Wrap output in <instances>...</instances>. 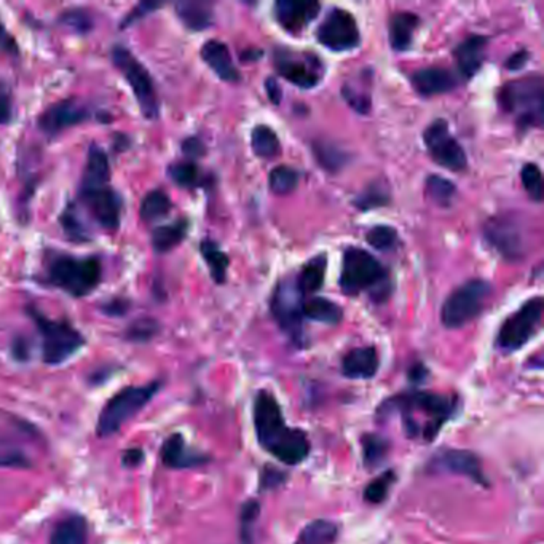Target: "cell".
I'll return each mask as SVG.
<instances>
[{"mask_svg":"<svg viewBox=\"0 0 544 544\" xmlns=\"http://www.w3.org/2000/svg\"><path fill=\"white\" fill-rule=\"evenodd\" d=\"M110 58L117 69L124 75L126 83L130 85L141 114L147 120H157L160 116V102L152 75L149 73L147 67L124 45L112 47Z\"/></svg>","mask_w":544,"mask_h":544,"instance_id":"obj_6","label":"cell"},{"mask_svg":"<svg viewBox=\"0 0 544 544\" xmlns=\"http://www.w3.org/2000/svg\"><path fill=\"white\" fill-rule=\"evenodd\" d=\"M492 286L484 280H471L462 284L444 302L441 320L447 329H460L479 316Z\"/></svg>","mask_w":544,"mask_h":544,"instance_id":"obj_9","label":"cell"},{"mask_svg":"<svg viewBox=\"0 0 544 544\" xmlns=\"http://www.w3.org/2000/svg\"><path fill=\"white\" fill-rule=\"evenodd\" d=\"M59 22L73 30V34L85 36L93 30V16L85 8H67L59 15Z\"/></svg>","mask_w":544,"mask_h":544,"instance_id":"obj_39","label":"cell"},{"mask_svg":"<svg viewBox=\"0 0 544 544\" xmlns=\"http://www.w3.org/2000/svg\"><path fill=\"white\" fill-rule=\"evenodd\" d=\"M298 179H300V176L294 168H275L270 173V189L273 190L276 195H288L298 189Z\"/></svg>","mask_w":544,"mask_h":544,"instance_id":"obj_41","label":"cell"},{"mask_svg":"<svg viewBox=\"0 0 544 544\" xmlns=\"http://www.w3.org/2000/svg\"><path fill=\"white\" fill-rule=\"evenodd\" d=\"M484 237L487 243L505 259L519 261V257H522L525 241L515 219L503 216L488 219L484 225Z\"/></svg>","mask_w":544,"mask_h":544,"instance_id":"obj_16","label":"cell"},{"mask_svg":"<svg viewBox=\"0 0 544 544\" xmlns=\"http://www.w3.org/2000/svg\"><path fill=\"white\" fill-rule=\"evenodd\" d=\"M412 85L423 96H436L449 93L457 87L453 73L443 67H427L412 75Z\"/></svg>","mask_w":544,"mask_h":544,"instance_id":"obj_22","label":"cell"},{"mask_svg":"<svg viewBox=\"0 0 544 544\" xmlns=\"http://www.w3.org/2000/svg\"><path fill=\"white\" fill-rule=\"evenodd\" d=\"M91 117L90 110L82 106L81 102L75 99H65V101L56 102L45 110L42 116L39 117V130L44 133L47 138H56L63 131L77 126V125L87 122Z\"/></svg>","mask_w":544,"mask_h":544,"instance_id":"obj_17","label":"cell"},{"mask_svg":"<svg viewBox=\"0 0 544 544\" xmlns=\"http://www.w3.org/2000/svg\"><path fill=\"white\" fill-rule=\"evenodd\" d=\"M390 450V443L378 435H366L363 437L364 463L376 468L384 462Z\"/></svg>","mask_w":544,"mask_h":544,"instance_id":"obj_42","label":"cell"},{"mask_svg":"<svg viewBox=\"0 0 544 544\" xmlns=\"http://www.w3.org/2000/svg\"><path fill=\"white\" fill-rule=\"evenodd\" d=\"M159 331H160L159 321L145 316V318H138V320L133 321L126 329V334L125 335L131 341H149L159 334Z\"/></svg>","mask_w":544,"mask_h":544,"instance_id":"obj_45","label":"cell"},{"mask_svg":"<svg viewBox=\"0 0 544 544\" xmlns=\"http://www.w3.org/2000/svg\"><path fill=\"white\" fill-rule=\"evenodd\" d=\"M130 310V300L124 298H116L102 305V312L109 316H124Z\"/></svg>","mask_w":544,"mask_h":544,"instance_id":"obj_51","label":"cell"},{"mask_svg":"<svg viewBox=\"0 0 544 544\" xmlns=\"http://www.w3.org/2000/svg\"><path fill=\"white\" fill-rule=\"evenodd\" d=\"M161 458L168 468H176V470L192 468V466H198V464L208 462V458L203 457L202 453L189 449L181 435L168 437L161 449Z\"/></svg>","mask_w":544,"mask_h":544,"instance_id":"obj_23","label":"cell"},{"mask_svg":"<svg viewBox=\"0 0 544 544\" xmlns=\"http://www.w3.org/2000/svg\"><path fill=\"white\" fill-rule=\"evenodd\" d=\"M326 267L327 259L324 255H316L315 259L305 263L298 280V288L304 292V296L321 289V286L324 284Z\"/></svg>","mask_w":544,"mask_h":544,"instance_id":"obj_32","label":"cell"},{"mask_svg":"<svg viewBox=\"0 0 544 544\" xmlns=\"http://www.w3.org/2000/svg\"><path fill=\"white\" fill-rule=\"evenodd\" d=\"M419 24H420V18L410 12H401V13L393 15L392 22H390V44H392L393 50H409Z\"/></svg>","mask_w":544,"mask_h":544,"instance_id":"obj_27","label":"cell"},{"mask_svg":"<svg viewBox=\"0 0 544 544\" xmlns=\"http://www.w3.org/2000/svg\"><path fill=\"white\" fill-rule=\"evenodd\" d=\"M182 151L189 159H198L204 155V144L198 138L186 139L182 142Z\"/></svg>","mask_w":544,"mask_h":544,"instance_id":"obj_52","label":"cell"},{"mask_svg":"<svg viewBox=\"0 0 544 544\" xmlns=\"http://www.w3.org/2000/svg\"><path fill=\"white\" fill-rule=\"evenodd\" d=\"M265 88H267V95H269L270 101L278 106L280 101H281V88H280V83L276 82V79H267Z\"/></svg>","mask_w":544,"mask_h":544,"instance_id":"obj_56","label":"cell"},{"mask_svg":"<svg viewBox=\"0 0 544 544\" xmlns=\"http://www.w3.org/2000/svg\"><path fill=\"white\" fill-rule=\"evenodd\" d=\"M88 523L82 515L65 517L51 533V544H87Z\"/></svg>","mask_w":544,"mask_h":544,"instance_id":"obj_29","label":"cell"},{"mask_svg":"<svg viewBox=\"0 0 544 544\" xmlns=\"http://www.w3.org/2000/svg\"><path fill=\"white\" fill-rule=\"evenodd\" d=\"M13 355H15L18 359H26V358L30 356V347H28V343L22 341V339H16V341H13Z\"/></svg>","mask_w":544,"mask_h":544,"instance_id":"obj_58","label":"cell"},{"mask_svg":"<svg viewBox=\"0 0 544 544\" xmlns=\"http://www.w3.org/2000/svg\"><path fill=\"white\" fill-rule=\"evenodd\" d=\"M316 37L323 47L332 51L353 50L361 42L355 16L341 8H334L327 13L316 30Z\"/></svg>","mask_w":544,"mask_h":544,"instance_id":"obj_14","label":"cell"},{"mask_svg":"<svg viewBox=\"0 0 544 544\" xmlns=\"http://www.w3.org/2000/svg\"><path fill=\"white\" fill-rule=\"evenodd\" d=\"M13 122V101L7 88L0 85V126Z\"/></svg>","mask_w":544,"mask_h":544,"instance_id":"obj_50","label":"cell"},{"mask_svg":"<svg viewBox=\"0 0 544 544\" xmlns=\"http://www.w3.org/2000/svg\"><path fill=\"white\" fill-rule=\"evenodd\" d=\"M529 51H515V53H513V55L506 59V65H505V67L509 69V71H519V69H522L523 65H527V61H529Z\"/></svg>","mask_w":544,"mask_h":544,"instance_id":"obj_54","label":"cell"},{"mask_svg":"<svg viewBox=\"0 0 544 544\" xmlns=\"http://www.w3.org/2000/svg\"><path fill=\"white\" fill-rule=\"evenodd\" d=\"M255 51V50H253ZM251 50L245 51L243 53V56L241 58L245 59V61H249V59H259L262 56L261 50H255V53H253Z\"/></svg>","mask_w":544,"mask_h":544,"instance_id":"obj_59","label":"cell"},{"mask_svg":"<svg viewBox=\"0 0 544 544\" xmlns=\"http://www.w3.org/2000/svg\"><path fill=\"white\" fill-rule=\"evenodd\" d=\"M261 514V505L259 501H247L245 506L241 508L240 514V537L243 544H249L253 541V531H255V523L257 517Z\"/></svg>","mask_w":544,"mask_h":544,"instance_id":"obj_48","label":"cell"},{"mask_svg":"<svg viewBox=\"0 0 544 544\" xmlns=\"http://www.w3.org/2000/svg\"><path fill=\"white\" fill-rule=\"evenodd\" d=\"M281 482H284L283 472L267 468V470L263 471V474H262V487H263V488H275V487L280 486Z\"/></svg>","mask_w":544,"mask_h":544,"instance_id":"obj_55","label":"cell"},{"mask_svg":"<svg viewBox=\"0 0 544 544\" xmlns=\"http://www.w3.org/2000/svg\"><path fill=\"white\" fill-rule=\"evenodd\" d=\"M200 253L210 267L212 280L218 284L224 283L227 280V270H229V255H225L224 251L218 246V243L211 240L202 241Z\"/></svg>","mask_w":544,"mask_h":544,"instance_id":"obj_36","label":"cell"},{"mask_svg":"<svg viewBox=\"0 0 544 544\" xmlns=\"http://www.w3.org/2000/svg\"><path fill=\"white\" fill-rule=\"evenodd\" d=\"M101 280L102 262L98 257L53 253L45 262V281L73 298L91 294Z\"/></svg>","mask_w":544,"mask_h":544,"instance_id":"obj_2","label":"cell"},{"mask_svg":"<svg viewBox=\"0 0 544 544\" xmlns=\"http://www.w3.org/2000/svg\"><path fill=\"white\" fill-rule=\"evenodd\" d=\"M487 37L470 36L458 45L453 56L457 59L458 71L464 79H472L479 73L486 59Z\"/></svg>","mask_w":544,"mask_h":544,"instance_id":"obj_21","label":"cell"},{"mask_svg":"<svg viewBox=\"0 0 544 544\" xmlns=\"http://www.w3.org/2000/svg\"><path fill=\"white\" fill-rule=\"evenodd\" d=\"M339 527L326 519H316L305 525L294 544H334Z\"/></svg>","mask_w":544,"mask_h":544,"instance_id":"obj_31","label":"cell"},{"mask_svg":"<svg viewBox=\"0 0 544 544\" xmlns=\"http://www.w3.org/2000/svg\"><path fill=\"white\" fill-rule=\"evenodd\" d=\"M315 153L321 165L329 171L341 169L345 165V161L349 160L347 153L341 152V149H337L335 145L323 144V142L315 145Z\"/></svg>","mask_w":544,"mask_h":544,"instance_id":"obj_47","label":"cell"},{"mask_svg":"<svg viewBox=\"0 0 544 544\" xmlns=\"http://www.w3.org/2000/svg\"><path fill=\"white\" fill-rule=\"evenodd\" d=\"M176 15L182 24L190 30H206L214 22L212 5L208 2H177L175 5Z\"/></svg>","mask_w":544,"mask_h":544,"instance_id":"obj_26","label":"cell"},{"mask_svg":"<svg viewBox=\"0 0 544 544\" xmlns=\"http://www.w3.org/2000/svg\"><path fill=\"white\" fill-rule=\"evenodd\" d=\"M28 315L34 321L39 334L42 337V356L51 366H58L71 359L85 345V337L79 329L65 320H50L44 313L30 307Z\"/></svg>","mask_w":544,"mask_h":544,"instance_id":"obj_5","label":"cell"},{"mask_svg":"<svg viewBox=\"0 0 544 544\" xmlns=\"http://www.w3.org/2000/svg\"><path fill=\"white\" fill-rule=\"evenodd\" d=\"M378 370L377 350L361 347L349 351L341 361V372L349 378H372Z\"/></svg>","mask_w":544,"mask_h":544,"instance_id":"obj_24","label":"cell"},{"mask_svg":"<svg viewBox=\"0 0 544 544\" xmlns=\"http://www.w3.org/2000/svg\"><path fill=\"white\" fill-rule=\"evenodd\" d=\"M275 65L281 77L304 90L316 87L323 79L320 59L307 53L300 55L292 50L276 51Z\"/></svg>","mask_w":544,"mask_h":544,"instance_id":"obj_15","label":"cell"},{"mask_svg":"<svg viewBox=\"0 0 544 544\" xmlns=\"http://www.w3.org/2000/svg\"><path fill=\"white\" fill-rule=\"evenodd\" d=\"M498 101L515 117L521 128H541L544 116V83L540 75H527L501 88Z\"/></svg>","mask_w":544,"mask_h":544,"instance_id":"obj_4","label":"cell"},{"mask_svg":"<svg viewBox=\"0 0 544 544\" xmlns=\"http://www.w3.org/2000/svg\"><path fill=\"white\" fill-rule=\"evenodd\" d=\"M429 466H431V470L464 476V478L471 479L472 482H476L478 486L488 487V480H487V476L482 471L479 458L470 450H443L433 458Z\"/></svg>","mask_w":544,"mask_h":544,"instance_id":"obj_18","label":"cell"},{"mask_svg":"<svg viewBox=\"0 0 544 544\" xmlns=\"http://www.w3.org/2000/svg\"><path fill=\"white\" fill-rule=\"evenodd\" d=\"M110 184L109 155L98 144L88 149L87 163L83 168L81 187H95Z\"/></svg>","mask_w":544,"mask_h":544,"instance_id":"obj_25","label":"cell"},{"mask_svg":"<svg viewBox=\"0 0 544 544\" xmlns=\"http://www.w3.org/2000/svg\"><path fill=\"white\" fill-rule=\"evenodd\" d=\"M390 190L382 182H372L353 200L358 210L370 211L390 203Z\"/></svg>","mask_w":544,"mask_h":544,"instance_id":"obj_38","label":"cell"},{"mask_svg":"<svg viewBox=\"0 0 544 544\" xmlns=\"http://www.w3.org/2000/svg\"><path fill=\"white\" fill-rule=\"evenodd\" d=\"M255 435L262 447L281 463L296 466L310 453V443L305 431L290 428L284 421L283 410L269 392L257 394L255 402Z\"/></svg>","mask_w":544,"mask_h":544,"instance_id":"obj_1","label":"cell"},{"mask_svg":"<svg viewBox=\"0 0 544 544\" xmlns=\"http://www.w3.org/2000/svg\"><path fill=\"white\" fill-rule=\"evenodd\" d=\"M0 50L10 53V55H18V45L13 37L10 36V32L5 30L4 22L0 20Z\"/></svg>","mask_w":544,"mask_h":544,"instance_id":"obj_53","label":"cell"},{"mask_svg":"<svg viewBox=\"0 0 544 544\" xmlns=\"http://www.w3.org/2000/svg\"><path fill=\"white\" fill-rule=\"evenodd\" d=\"M320 10V2L278 0L275 4V18L284 30L298 34L318 16Z\"/></svg>","mask_w":544,"mask_h":544,"instance_id":"obj_19","label":"cell"},{"mask_svg":"<svg viewBox=\"0 0 544 544\" xmlns=\"http://www.w3.org/2000/svg\"><path fill=\"white\" fill-rule=\"evenodd\" d=\"M523 187L527 190L530 198L540 203L543 198V176L541 169L535 163H527L521 171Z\"/></svg>","mask_w":544,"mask_h":544,"instance_id":"obj_44","label":"cell"},{"mask_svg":"<svg viewBox=\"0 0 544 544\" xmlns=\"http://www.w3.org/2000/svg\"><path fill=\"white\" fill-rule=\"evenodd\" d=\"M457 187L453 182L443 176L431 175L427 177V194L435 203L449 206L455 196Z\"/></svg>","mask_w":544,"mask_h":544,"instance_id":"obj_40","label":"cell"},{"mask_svg":"<svg viewBox=\"0 0 544 544\" xmlns=\"http://www.w3.org/2000/svg\"><path fill=\"white\" fill-rule=\"evenodd\" d=\"M202 58L220 81L230 82V83L240 82V71L233 65L232 55L227 45L219 40L206 42L202 47Z\"/></svg>","mask_w":544,"mask_h":544,"instance_id":"obj_20","label":"cell"},{"mask_svg":"<svg viewBox=\"0 0 544 544\" xmlns=\"http://www.w3.org/2000/svg\"><path fill=\"white\" fill-rule=\"evenodd\" d=\"M396 480V474L394 471H384V474H380L377 479L372 480L369 486L366 487L364 490V498L366 501H369L372 505H380L384 503V498L388 497V492L392 488L393 484Z\"/></svg>","mask_w":544,"mask_h":544,"instance_id":"obj_43","label":"cell"},{"mask_svg":"<svg viewBox=\"0 0 544 544\" xmlns=\"http://www.w3.org/2000/svg\"><path fill=\"white\" fill-rule=\"evenodd\" d=\"M190 222L187 219H179L173 224L160 225L152 232V246L155 253L167 255L179 246L189 233Z\"/></svg>","mask_w":544,"mask_h":544,"instance_id":"obj_28","label":"cell"},{"mask_svg":"<svg viewBox=\"0 0 544 544\" xmlns=\"http://www.w3.org/2000/svg\"><path fill=\"white\" fill-rule=\"evenodd\" d=\"M160 384H144V386H128L108 402L102 409L98 420V435L101 437L116 435L126 421L138 414L139 410L152 400L155 393L159 392Z\"/></svg>","mask_w":544,"mask_h":544,"instance_id":"obj_8","label":"cell"},{"mask_svg":"<svg viewBox=\"0 0 544 544\" xmlns=\"http://www.w3.org/2000/svg\"><path fill=\"white\" fill-rule=\"evenodd\" d=\"M59 224L63 227V232L67 240L81 243V245L91 240V235L83 224L75 204L69 203L65 206V211L59 214Z\"/></svg>","mask_w":544,"mask_h":544,"instance_id":"obj_34","label":"cell"},{"mask_svg":"<svg viewBox=\"0 0 544 544\" xmlns=\"http://www.w3.org/2000/svg\"><path fill=\"white\" fill-rule=\"evenodd\" d=\"M168 175L171 177V181L182 189H196L203 184V176L196 167L195 161L173 163L171 167L168 168Z\"/></svg>","mask_w":544,"mask_h":544,"instance_id":"obj_37","label":"cell"},{"mask_svg":"<svg viewBox=\"0 0 544 544\" xmlns=\"http://www.w3.org/2000/svg\"><path fill=\"white\" fill-rule=\"evenodd\" d=\"M423 141L433 160L449 171H463L468 159L463 147L450 134L449 124L437 118L425 130Z\"/></svg>","mask_w":544,"mask_h":544,"instance_id":"obj_13","label":"cell"},{"mask_svg":"<svg viewBox=\"0 0 544 544\" xmlns=\"http://www.w3.org/2000/svg\"><path fill=\"white\" fill-rule=\"evenodd\" d=\"M251 145L253 151L259 159L270 160L275 159L276 155H280L281 145L280 139L276 136L275 131L272 130L267 125H257L253 134H251Z\"/></svg>","mask_w":544,"mask_h":544,"instance_id":"obj_33","label":"cell"},{"mask_svg":"<svg viewBox=\"0 0 544 544\" xmlns=\"http://www.w3.org/2000/svg\"><path fill=\"white\" fill-rule=\"evenodd\" d=\"M79 200L99 227L108 232H116L120 229L124 200L110 184L81 187Z\"/></svg>","mask_w":544,"mask_h":544,"instance_id":"obj_12","label":"cell"},{"mask_svg":"<svg viewBox=\"0 0 544 544\" xmlns=\"http://www.w3.org/2000/svg\"><path fill=\"white\" fill-rule=\"evenodd\" d=\"M304 318L323 323V324H331L335 326L341 323L343 318V312L341 307L324 298H313L304 300Z\"/></svg>","mask_w":544,"mask_h":544,"instance_id":"obj_30","label":"cell"},{"mask_svg":"<svg viewBox=\"0 0 544 544\" xmlns=\"http://www.w3.org/2000/svg\"><path fill=\"white\" fill-rule=\"evenodd\" d=\"M339 283L345 296H359L363 290H370L377 302H384L390 290V278L384 265L361 247L345 251Z\"/></svg>","mask_w":544,"mask_h":544,"instance_id":"obj_3","label":"cell"},{"mask_svg":"<svg viewBox=\"0 0 544 544\" xmlns=\"http://www.w3.org/2000/svg\"><path fill=\"white\" fill-rule=\"evenodd\" d=\"M366 240L378 251H392L393 247L398 245V232L388 225H378L370 229L366 235Z\"/></svg>","mask_w":544,"mask_h":544,"instance_id":"obj_46","label":"cell"},{"mask_svg":"<svg viewBox=\"0 0 544 544\" xmlns=\"http://www.w3.org/2000/svg\"><path fill=\"white\" fill-rule=\"evenodd\" d=\"M163 4H155V2H141L136 7L133 8L131 12H128V15L125 16L124 22L120 24V30H126L130 28L131 24L141 22L142 18L152 13L155 10H159Z\"/></svg>","mask_w":544,"mask_h":544,"instance_id":"obj_49","label":"cell"},{"mask_svg":"<svg viewBox=\"0 0 544 544\" xmlns=\"http://www.w3.org/2000/svg\"><path fill=\"white\" fill-rule=\"evenodd\" d=\"M304 292L298 288V280L288 278L280 281L272 298V313L276 323L289 335L298 347L304 345Z\"/></svg>","mask_w":544,"mask_h":544,"instance_id":"obj_10","label":"cell"},{"mask_svg":"<svg viewBox=\"0 0 544 544\" xmlns=\"http://www.w3.org/2000/svg\"><path fill=\"white\" fill-rule=\"evenodd\" d=\"M142 458H144L142 450H128V452L125 453L124 463L126 464V466H136V464L141 463V460H142Z\"/></svg>","mask_w":544,"mask_h":544,"instance_id":"obj_57","label":"cell"},{"mask_svg":"<svg viewBox=\"0 0 544 544\" xmlns=\"http://www.w3.org/2000/svg\"><path fill=\"white\" fill-rule=\"evenodd\" d=\"M543 318V298H535L525 302L519 312L503 323L497 345L505 353H514L529 343L530 339L537 334L538 327Z\"/></svg>","mask_w":544,"mask_h":544,"instance_id":"obj_11","label":"cell"},{"mask_svg":"<svg viewBox=\"0 0 544 544\" xmlns=\"http://www.w3.org/2000/svg\"><path fill=\"white\" fill-rule=\"evenodd\" d=\"M455 406H457L455 398L436 394V393L412 392L386 401L384 409L398 410L402 415V419L415 414H421L425 419H428L429 441H431L445 425V421L453 417Z\"/></svg>","mask_w":544,"mask_h":544,"instance_id":"obj_7","label":"cell"},{"mask_svg":"<svg viewBox=\"0 0 544 544\" xmlns=\"http://www.w3.org/2000/svg\"><path fill=\"white\" fill-rule=\"evenodd\" d=\"M173 203L167 192L161 189L151 190L141 202V219L145 222H153L157 219L165 218L171 212Z\"/></svg>","mask_w":544,"mask_h":544,"instance_id":"obj_35","label":"cell"}]
</instances>
